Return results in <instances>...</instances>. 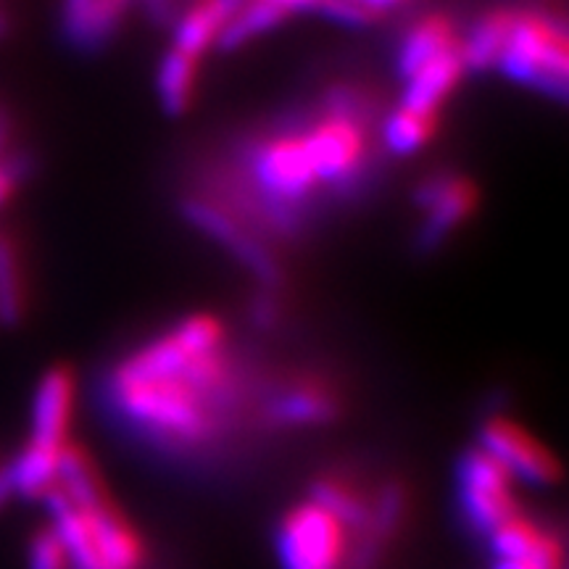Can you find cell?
Here are the masks:
<instances>
[{
  "mask_svg": "<svg viewBox=\"0 0 569 569\" xmlns=\"http://www.w3.org/2000/svg\"><path fill=\"white\" fill-rule=\"evenodd\" d=\"M234 365L227 327L213 315H193L148 340L113 367L109 403L134 436L167 451L211 446L232 409Z\"/></svg>",
  "mask_w": 569,
  "mask_h": 569,
  "instance_id": "6da1fadb",
  "label": "cell"
},
{
  "mask_svg": "<svg viewBox=\"0 0 569 569\" xmlns=\"http://www.w3.org/2000/svg\"><path fill=\"white\" fill-rule=\"evenodd\" d=\"M69 557V569H146L140 532L111 501L109 488L80 446L61 453L59 480L42 501Z\"/></svg>",
  "mask_w": 569,
  "mask_h": 569,
  "instance_id": "7a4b0ae2",
  "label": "cell"
},
{
  "mask_svg": "<svg viewBox=\"0 0 569 569\" xmlns=\"http://www.w3.org/2000/svg\"><path fill=\"white\" fill-rule=\"evenodd\" d=\"M493 69L501 71L511 82L565 101L569 71L565 27L546 13L517 11L507 46H503Z\"/></svg>",
  "mask_w": 569,
  "mask_h": 569,
  "instance_id": "3957f363",
  "label": "cell"
},
{
  "mask_svg": "<svg viewBox=\"0 0 569 569\" xmlns=\"http://www.w3.org/2000/svg\"><path fill=\"white\" fill-rule=\"evenodd\" d=\"M246 167L256 198L272 211V217L274 211L296 217V209L322 190L301 130L277 132L259 140L248 153Z\"/></svg>",
  "mask_w": 569,
  "mask_h": 569,
  "instance_id": "277c9868",
  "label": "cell"
},
{
  "mask_svg": "<svg viewBox=\"0 0 569 569\" xmlns=\"http://www.w3.org/2000/svg\"><path fill=\"white\" fill-rule=\"evenodd\" d=\"M301 132L322 190L353 188L365 172L369 153L367 130L353 98L348 92H338L332 103Z\"/></svg>",
  "mask_w": 569,
  "mask_h": 569,
  "instance_id": "5b68a950",
  "label": "cell"
},
{
  "mask_svg": "<svg viewBox=\"0 0 569 569\" xmlns=\"http://www.w3.org/2000/svg\"><path fill=\"white\" fill-rule=\"evenodd\" d=\"M351 546L346 525L311 498L284 511L274 532L282 569H348Z\"/></svg>",
  "mask_w": 569,
  "mask_h": 569,
  "instance_id": "8992f818",
  "label": "cell"
},
{
  "mask_svg": "<svg viewBox=\"0 0 569 569\" xmlns=\"http://www.w3.org/2000/svg\"><path fill=\"white\" fill-rule=\"evenodd\" d=\"M457 501L467 528L482 538L522 515L517 501V482L478 446L467 448L457 465Z\"/></svg>",
  "mask_w": 569,
  "mask_h": 569,
  "instance_id": "52a82bcc",
  "label": "cell"
},
{
  "mask_svg": "<svg viewBox=\"0 0 569 569\" xmlns=\"http://www.w3.org/2000/svg\"><path fill=\"white\" fill-rule=\"evenodd\" d=\"M478 448L507 469L517 486L549 488L561 480L559 459L509 417L486 419V425L480 427Z\"/></svg>",
  "mask_w": 569,
  "mask_h": 569,
  "instance_id": "ba28073f",
  "label": "cell"
},
{
  "mask_svg": "<svg viewBox=\"0 0 569 569\" xmlns=\"http://www.w3.org/2000/svg\"><path fill=\"white\" fill-rule=\"evenodd\" d=\"M417 206L425 213L419 246L440 248L478 209V188L459 174H432L419 184Z\"/></svg>",
  "mask_w": 569,
  "mask_h": 569,
  "instance_id": "9c48e42d",
  "label": "cell"
},
{
  "mask_svg": "<svg viewBox=\"0 0 569 569\" xmlns=\"http://www.w3.org/2000/svg\"><path fill=\"white\" fill-rule=\"evenodd\" d=\"M184 217L201 230L206 238H211L219 248H224L227 253L234 256L240 267H246L256 280L264 284H274L280 277L277 261L269 248L256 238L253 232H248L232 213L219 209L217 203L201 201V198H190L184 203Z\"/></svg>",
  "mask_w": 569,
  "mask_h": 569,
  "instance_id": "30bf717a",
  "label": "cell"
},
{
  "mask_svg": "<svg viewBox=\"0 0 569 569\" xmlns=\"http://www.w3.org/2000/svg\"><path fill=\"white\" fill-rule=\"evenodd\" d=\"M490 569H565V546L536 519L517 515L486 538Z\"/></svg>",
  "mask_w": 569,
  "mask_h": 569,
  "instance_id": "8fae6325",
  "label": "cell"
},
{
  "mask_svg": "<svg viewBox=\"0 0 569 569\" xmlns=\"http://www.w3.org/2000/svg\"><path fill=\"white\" fill-rule=\"evenodd\" d=\"M77 380L69 367H51L38 380L30 409V443L67 448L74 419Z\"/></svg>",
  "mask_w": 569,
  "mask_h": 569,
  "instance_id": "7c38bea8",
  "label": "cell"
},
{
  "mask_svg": "<svg viewBox=\"0 0 569 569\" xmlns=\"http://www.w3.org/2000/svg\"><path fill=\"white\" fill-rule=\"evenodd\" d=\"M264 415L274 427L309 430V427L330 425L338 417V398L319 382H290L269 398Z\"/></svg>",
  "mask_w": 569,
  "mask_h": 569,
  "instance_id": "4fadbf2b",
  "label": "cell"
},
{
  "mask_svg": "<svg viewBox=\"0 0 569 569\" xmlns=\"http://www.w3.org/2000/svg\"><path fill=\"white\" fill-rule=\"evenodd\" d=\"M127 9H130V0H63V38L82 51L101 48L119 32Z\"/></svg>",
  "mask_w": 569,
  "mask_h": 569,
  "instance_id": "5bb4252c",
  "label": "cell"
},
{
  "mask_svg": "<svg viewBox=\"0 0 569 569\" xmlns=\"http://www.w3.org/2000/svg\"><path fill=\"white\" fill-rule=\"evenodd\" d=\"M467 74L465 61H461L459 48L457 51L440 56V59L425 63L422 69H417L415 74L403 80V92L401 103L403 109L430 113V117H438L440 106H443L451 92L459 88L461 77Z\"/></svg>",
  "mask_w": 569,
  "mask_h": 569,
  "instance_id": "9a60e30c",
  "label": "cell"
},
{
  "mask_svg": "<svg viewBox=\"0 0 569 569\" xmlns=\"http://www.w3.org/2000/svg\"><path fill=\"white\" fill-rule=\"evenodd\" d=\"M246 0H196L174 27V51L201 61L211 46H219L227 21Z\"/></svg>",
  "mask_w": 569,
  "mask_h": 569,
  "instance_id": "2e32d148",
  "label": "cell"
},
{
  "mask_svg": "<svg viewBox=\"0 0 569 569\" xmlns=\"http://www.w3.org/2000/svg\"><path fill=\"white\" fill-rule=\"evenodd\" d=\"M459 40L461 38L457 27L443 13H430V17L419 19L417 24L409 27L401 40V48H398L396 69L401 80H407L417 69H422L425 63L457 51Z\"/></svg>",
  "mask_w": 569,
  "mask_h": 569,
  "instance_id": "e0dca14e",
  "label": "cell"
},
{
  "mask_svg": "<svg viewBox=\"0 0 569 569\" xmlns=\"http://www.w3.org/2000/svg\"><path fill=\"white\" fill-rule=\"evenodd\" d=\"M61 453L63 448H48L27 440L11 465H6L13 496L27 498V501H46L59 480Z\"/></svg>",
  "mask_w": 569,
  "mask_h": 569,
  "instance_id": "ac0fdd59",
  "label": "cell"
},
{
  "mask_svg": "<svg viewBox=\"0 0 569 569\" xmlns=\"http://www.w3.org/2000/svg\"><path fill=\"white\" fill-rule=\"evenodd\" d=\"M515 17L517 11L511 9H493L480 21H475L472 30L459 40V53L467 71H482L496 67L498 56H501L503 46H507Z\"/></svg>",
  "mask_w": 569,
  "mask_h": 569,
  "instance_id": "d6986e66",
  "label": "cell"
},
{
  "mask_svg": "<svg viewBox=\"0 0 569 569\" xmlns=\"http://www.w3.org/2000/svg\"><path fill=\"white\" fill-rule=\"evenodd\" d=\"M309 498L330 511V515H336L346 525V530L351 532L353 540L365 530L369 517V498L372 496H367L353 480L343 478V475H322L311 486Z\"/></svg>",
  "mask_w": 569,
  "mask_h": 569,
  "instance_id": "ffe728a7",
  "label": "cell"
},
{
  "mask_svg": "<svg viewBox=\"0 0 569 569\" xmlns=\"http://www.w3.org/2000/svg\"><path fill=\"white\" fill-rule=\"evenodd\" d=\"M198 63L201 61L190 59V56L174 51V48L161 59L159 71H156V96H159L161 109L169 117H182L193 103Z\"/></svg>",
  "mask_w": 569,
  "mask_h": 569,
  "instance_id": "44dd1931",
  "label": "cell"
},
{
  "mask_svg": "<svg viewBox=\"0 0 569 569\" xmlns=\"http://www.w3.org/2000/svg\"><path fill=\"white\" fill-rule=\"evenodd\" d=\"M27 311L24 261L19 246L0 232V327H17Z\"/></svg>",
  "mask_w": 569,
  "mask_h": 569,
  "instance_id": "7402d4cb",
  "label": "cell"
},
{
  "mask_svg": "<svg viewBox=\"0 0 569 569\" xmlns=\"http://www.w3.org/2000/svg\"><path fill=\"white\" fill-rule=\"evenodd\" d=\"M438 130V117L396 106L382 122V146L393 156H415L422 151Z\"/></svg>",
  "mask_w": 569,
  "mask_h": 569,
  "instance_id": "603a6c76",
  "label": "cell"
},
{
  "mask_svg": "<svg viewBox=\"0 0 569 569\" xmlns=\"http://www.w3.org/2000/svg\"><path fill=\"white\" fill-rule=\"evenodd\" d=\"M290 13L282 11L280 6L272 3V0H246L238 11L232 13L230 21H227L222 38H219V46L224 51H232V48L246 46L259 34H267L274 30L277 24H282Z\"/></svg>",
  "mask_w": 569,
  "mask_h": 569,
  "instance_id": "cb8c5ba5",
  "label": "cell"
},
{
  "mask_svg": "<svg viewBox=\"0 0 569 569\" xmlns=\"http://www.w3.org/2000/svg\"><path fill=\"white\" fill-rule=\"evenodd\" d=\"M27 569H69V557L51 522L42 525L27 540Z\"/></svg>",
  "mask_w": 569,
  "mask_h": 569,
  "instance_id": "d4e9b609",
  "label": "cell"
},
{
  "mask_svg": "<svg viewBox=\"0 0 569 569\" xmlns=\"http://www.w3.org/2000/svg\"><path fill=\"white\" fill-rule=\"evenodd\" d=\"M317 11L322 13L325 19L338 21V24H348V27H367L380 19L377 13L367 11L361 3H356V0H322V3L317 6Z\"/></svg>",
  "mask_w": 569,
  "mask_h": 569,
  "instance_id": "484cf974",
  "label": "cell"
},
{
  "mask_svg": "<svg viewBox=\"0 0 569 569\" xmlns=\"http://www.w3.org/2000/svg\"><path fill=\"white\" fill-rule=\"evenodd\" d=\"M27 169H30V163L21 153H6L0 159V209L19 193Z\"/></svg>",
  "mask_w": 569,
  "mask_h": 569,
  "instance_id": "4316f807",
  "label": "cell"
},
{
  "mask_svg": "<svg viewBox=\"0 0 569 569\" xmlns=\"http://www.w3.org/2000/svg\"><path fill=\"white\" fill-rule=\"evenodd\" d=\"M356 3H361L367 11H372V13H377V17H382V13L398 9V6H403L407 0H356Z\"/></svg>",
  "mask_w": 569,
  "mask_h": 569,
  "instance_id": "83f0119b",
  "label": "cell"
},
{
  "mask_svg": "<svg viewBox=\"0 0 569 569\" xmlns=\"http://www.w3.org/2000/svg\"><path fill=\"white\" fill-rule=\"evenodd\" d=\"M11 498H13V488H11L9 472H6V467H0V511L9 507Z\"/></svg>",
  "mask_w": 569,
  "mask_h": 569,
  "instance_id": "f1b7e54d",
  "label": "cell"
},
{
  "mask_svg": "<svg viewBox=\"0 0 569 569\" xmlns=\"http://www.w3.org/2000/svg\"><path fill=\"white\" fill-rule=\"evenodd\" d=\"M9 134H11V124L9 119L3 117V111H0V159L9 153Z\"/></svg>",
  "mask_w": 569,
  "mask_h": 569,
  "instance_id": "f546056e",
  "label": "cell"
},
{
  "mask_svg": "<svg viewBox=\"0 0 569 569\" xmlns=\"http://www.w3.org/2000/svg\"><path fill=\"white\" fill-rule=\"evenodd\" d=\"M6 27H9V19H6V13L0 11V38H3V34H6Z\"/></svg>",
  "mask_w": 569,
  "mask_h": 569,
  "instance_id": "4dcf8cb0",
  "label": "cell"
},
{
  "mask_svg": "<svg viewBox=\"0 0 569 569\" xmlns=\"http://www.w3.org/2000/svg\"><path fill=\"white\" fill-rule=\"evenodd\" d=\"M322 3V0H303V6H306V11H317V6Z\"/></svg>",
  "mask_w": 569,
  "mask_h": 569,
  "instance_id": "1f68e13d",
  "label": "cell"
},
{
  "mask_svg": "<svg viewBox=\"0 0 569 569\" xmlns=\"http://www.w3.org/2000/svg\"><path fill=\"white\" fill-rule=\"evenodd\" d=\"M0 467H3V465H0Z\"/></svg>",
  "mask_w": 569,
  "mask_h": 569,
  "instance_id": "d6a6232c",
  "label": "cell"
}]
</instances>
